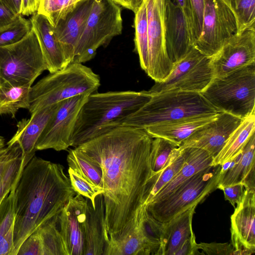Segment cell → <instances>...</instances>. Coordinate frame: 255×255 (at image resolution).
Returning a JSON list of instances; mask_svg holds the SVG:
<instances>
[{
    "label": "cell",
    "mask_w": 255,
    "mask_h": 255,
    "mask_svg": "<svg viewBox=\"0 0 255 255\" xmlns=\"http://www.w3.org/2000/svg\"><path fill=\"white\" fill-rule=\"evenodd\" d=\"M232 11L237 32L255 25V0H223Z\"/></svg>",
    "instance_id": "37"
},
{
    "label": "cell",
    "mask_w": 255,
    "mask_h": 255,
    "mask_svg": "<svg viewBox=\"0 0 255 255\" xmlns=\"http://www.w3.org/2000/svg\"><path fill=\"white\" fill-rule=\"evenodd\" d=\"M255 190L245 189L242 201L231 216V244L235 255L255 253Z\"/></svg>",
    "instance_id": "15"
},
{
    "label": "cell",
    "mask_w": 255,
    "mask_h": 255,
    "mask_svg": "<svg viewBox=\"0 0 255 255\" xmlns=\"http://www.w3.org/2000/svg\"><path fill=\"white\" fill-rule=\"evenodd\" d=\"M134 13L135 50L138 54L140 67L145 72L148 60V38L147 9L144 0Z\"/></svg>",
    "instance_id": "34"
},
{
    "label": "cell",
    "mask_w": 255,
    "mask_h": 255,
    "mask_svg": "<svg viewBox=\"0 0 255 255\" xmlns=\"http://www.w3.org/2000/svg\"><path fill=\"white\" fill-rule=\"evenodd\" d=\"M59 103L39 110L31 115L30 119H22L17 123V130L7 145L17 142L25 163H27L35 155L37 141Z\"/></svg>",
    "instance_id": "21"
},
{
    "label": "cell",
    "mask_w": 255,
    "mask_h": 255,
    "mask_svg": "<svg viewBox=\"0 0 255 255\" xmlns=\"http://www.w3.org/2000/svg\"><path fill=\"white\" fill-rule=\"evenodd\" d=\"M64 169L35 155L24 166L15 190L13 255L28 236L60 214L77 194Z\"/></svg>",
    "instance_id": "2"
},
{
    "label": "cell",
    "mask_w": 255,
    "mask_h": 255,
    "mask_svg": "<svg viewBox=\"0 0 255 255\" xmlns=\"http://www.w3.org/2000/svg\"><path fill=\"white\" fill-rule=\"evenodd\" d=\"M25 165L22 157L15 162L7 180L0 191V202L2 198L16 186Z\"/></svg>",
    "instance_id": "44"
},
{
    "label": "cell",
    "mask_w": 255,
    "mask_h": 255,
    "mask_svg": "<svg viewBox=\"0 0 255 255\" xmlns=\"http://www.w3.org/2000/svg\"><path fill=\"white\" fill-rule=\"evenodd\" d=\"M43 255L42 246L39 234L33 232L23 242L16 255Z\"/></svg>",
    "instance_id": "42"
},
{
    "label": "cell",
    "mask_w": 255,
    "mask_h": 255,
    "mask_svg": "<svg viewBox=\"0 0 255 255\" xmlns=\"http://www.w3.org/2000/svg\"><path fill=\"white\" fill-rule=\"evenodd\" d=\"M115 3H117L119 5H120L121 0H112Z\"/></svg>",
    "instance_id": "53"
},
{
    "label": "cell",
    "mask_w": 255,
    "mask_h": 255,
    "mask_svg": "<svg viewBox=\"0 0 255 255\" xmlns=\"http://www.w3.org/2000/svg\"><path fill=\"white\" fill-rule=\"evenodd\" d=\"M176 147L165 139L161 137L153 138L150 155L151 169L150 176L154 175L163 168L172 150Z\"/></svg>",
    "instance_id": "39"
},
{
    "label": "cell",
    "mask_w": 255,
    "mask_h": 255,
    "mask_svg": "<svg viewBox=\"0 0 255 255\" xmlns=\"http://www.w3.org/2000/svg\"><path fill=\"white\" fill-rule=\"evenodd\" d=\"M194 234H192L182 244L174 255H201L197 248Z\"/></svg>",
    "instance_id": "47"
},
{
    "label": "cell",
    "mask_w": 255,
    "mask_h": 255,
    "mask_svg": "<svg viewBox=\"0 0 255 255\" xmlns=\"http://www.w3.org/2000/svg\"><path fill=\"white\" fill-rule=\"evenodd\" d=\"M100 86L98 74L82 63L72 62L60 70L50 73L31 86L28 110L32 115L73 97L95 93Z\"/></svg>",
    "instance_id": "5"
},
{
    "label": "cell",
    "mask_w": 255,
    "mask_h": 255,
    "mask_svg": "<svg viewBox=\"0 0 255 255\" xmlns=\"http://www.w3.org/2000/svg\"><path fill=\"white\" fill-rule=\"evenodd\" d=\"M218 114L190 117L147 127L143 130L153 138L165 139L178 147L196 130L215 119Z\"/></svg>",
    "instance_id": "24"
},
{
    "label": "cell",
    "mask_w": 255,
    "mask_h": 255,
    "mask_svg": "<svg viewBox=\"0 0 255 255\" xmlns=\"http://www.w3.org/2000/svg\"><path fill=\"white\" fill-rule=\"evenodd\" d=\"M39 0H21V15H32L37 12Z\"/></svg>",
    "instance_id": "50"
},
{
    "label": "cell",
    "mask_w": 255,
    "mask_h": 255,
    "mask_svg": "<svg viewBox=\"0 0 255 255\" xmlns=\"http://www.w3.org/2000/svg\"><path fill=\"white\" fill-rule=\"evenodd\" d=\"M139 209L129 228L118 238L109 240L103 255H150L139 226Z\"/></svg>",
    "instance_id": "26"
},
{
    "label": "cell",
    "mask_w": 255,
    "mask_h": 255,
    "mask_svg": "<svg viewBox=\"0 0 255 255\" xmlns=\"http://www.w3.org/2000/svg\"><path fill=\"white\" fill-rule=\"evenodd\" d=\"M94 0H80L75 8L54 27L68 64L73 62L76 46L84 29Z\"/></svg>",
    "instance_id": "19"
},
{
    "label": "cell",
    "mask_w": 255,
    "mask_h": 255,
    "mask_svg": "<svg viewBox=\"0 0 255 255\" xmlns=\"http://www.w3.org/2000/svg\"><path fill=\"white\" fill-rule=\"evenodd\" d=\"M45 70L46 65L32 28L17 42L0 47V86H31Z\"/></svg>",
    "instance_id": "7"
},
{
    "label": "cell",
    "mask_w": 255,
    "mask_h": 255,
    "mask_svg": "<svg viewBox=\"0 0 255 255\" xmlns=\"http://www.w3.org/2000/svg\"><path fill=\"white\" fill-rule=\"evenodd\" d=\"M187 154V147H178L172 150L163 168L147 180L143 194V204L150 202L157 193L180 170Z\"/></svg>",
    "instance_id": "27"
},
{
    "label": "cell",
    "mask_w": 255,
    "mask_h": 255,
    "mask_svg": "<svg viewBox=\"0 0 255 255\" xmlns=\"http://www.w3.org/2000/svg\"><path fill=\"white\" fill-rule=\"evenodd\" d=\"M80 0H39L37 13L46 17L55 27L76 6Z\"/></svg>",
    "instance_id": "36"
},
{
    "label": "cell",
    "mask_w": 255,
    "mask_h": 255,
    "mask_svg": "<svg viewBox=\"0 0 255 255\" xmlns=\"http://www.w3.org/2000/svg\"><path fill=\"white\" fill-rule=\"evenodd\" d=\"M15 188L0 202V255H13Z\"/></svg>",
    "instance_id": "30"
},
{
    "label": "cell",
    "mask_w": 255,
    "mask_h": 255,
    "mask_svg": "<svg viewBox=\"0 0 255 255\" xmlns=\"http://www.w3.org/2000/svg\"><path fill=\"white\" fill-rule=\"evenodd\" d=\"M122 29L120 5L112 0H95L76 46L73 62L83 63L93 59L97 50L121 34Z\"/></svg>",
    "instance_id": "9"
},
{
    "label": "cell",
    "mask_w": 255,
    "mask_h": 255,
    "mask_svg": "<svg viewBox=\"0 0 255 255\" xmlns=\"http://www.w3.org/2000/svg\"><path fill=\"white\" fill-rule=\"evenodd\" d=\"M153 138L142 129L122 126L75 147L102 169L109 240L130 227L143 204Z\"/></svg>",
    "instance_id": "1"
},
{
    "label": "cell",
    "mask_w": 255,
    "mask_h": 255,
    "mask_svg": "<svg viewBox=\"0 0 255 255\" xmlns=\"http://www.w3.org/2000/svg\"><path fill=\"white\" fill-rule=\"evenodd\" d=\"M189 1L193 20L194 43L200 36L202 30L204 1V0Z\"/></svg>",
    "instance_id": "45"
},
{
    "label": "cell",
    "mask_w": 255,
    "mask_h": 255,
    "mask_svg": "<svg viewBox=\"0 0 255 255\" xmlns=\"http://www.w3.org/2000/svg\"><path fill=\"white\" fill-rule=\"evenodd\" d=\"M59 214L42 224L35 230L40 237L43 255H66L60 232Z\"/></svg>",
    "instance_id": "33"
},
{
    "label": "cell",
    "mask_w": 255,
    "mask_h": 255,
    "mask_svg": "<svg viewBox=\"0 0 255 255\" xmlns=\"http://www.w3.org/2000/svg\"><path fill=\"white\" fill-rule=\"evenodd\" d=\"M0 148V191L7 180L15 162L22 157L17 142Z\"/></svg>",
    "instance_id": "40"
},
{
    "label": "cell",
    "mask_w": 255,
    "mask_h": 255,
    "mask_svg": "<svg viewBox=\"0 0 255 255\" xmlns=\"http://www.w3.org/2000/svg\"><path fill=\"white\" fill-rule=\"evenodd\" d=\"M32 29L30 19L21 15L10 24L0 27V47L8 45L21 39Z\"/></svg>",
    "instance_id": "38"
},
{
    "label": "cell",
    "mask_w": 255,
    "mask_h": 255,
    "mask_svg": "<svg viewBox=\"0 0 255 255\" xmlns=\"http://www.w3.org/2000/svg\"><path fill=\"white\" fill-rule=\"evenodd\" d=\"M144 0L148 38V60L145 73L155 82H161L169 76L173 66L166 47L165 0Z\"/></svg>",
    "instance_id": "12"
},
{
    "label": "cell",
    "mask_w": 255,
    "mask_h": 255,
    "mask_svg": "<svg viewBox=\"0 0 255 255\" xmlns=\"http://www.w3.org/2000/svg\"><path fill=\"white\" fill-rule=\"evenodd\" d=\"M30 20L37 37L47 70L51 73L66 67L68 64L54 27L46 17L37 12L32 15Z\"/></svg>",
    "instance_id": "22"
},
{
    "label": "cell",
    "mask_w": 255,
    "mask_h": 255,
    "mask_svg": "<svg viewBox=\"0 0 255 255\" xmlns=\"http://www.w3.org/2000/svg\"><path fill=\"white\" fill-rule=\"evenodd\" d=\"M69 168L93 184L103 188L102 171L96 164L75 148L70 149L67 156Z\"/></svg>",
    "instance_id": "35"
},
{
    "label": "cell",
    "mask_w": 255,
    "mask_h": 255,
    "mask_svg": "<svg viewBox=\"0 0 255 255\" xmlns=\"http://www.w3.org/2000/svg\"><path fill=\"white\" fill-rule=\"evenodd\" d=\"M255 132V112L243 119L233 131L219 152L214 158L212 166L233 160L243 150L252 135Z\"/></svg>",
    "instance_id": "28"
},
{
    "label": "cell",
    "mask_w": 255,
    "mask_h": 255,
    "mask_svg": "<svg viewBox=\"0 0 255 255\" xmlns=\"http://www.w3.org/2000/svg\"><path fill=\"white\" fill-rule=\"evenodd\" d=\"M164 24L166 50L174 63L183 57L193 47L184 16L174 0H165Z\"/></svg>",
    "instance_id": "18"
},
{
    "label": "cell",
    "mask_w": 255,
    "mask_h": 255,
    "mask_svg": "<svg viewBox=\"0 0 255 255\" xmlns=\"http://www.w3.org/2000/svg\"><path fill=\"white\" fill-rule=\"evenodd\" d=\"M187 148V156L182 168L157 193L150 202H157L164 199L193 175L212 166L214 157L208 152L199 148Z\"/></svg>",
    "instance_id": "25"
},
{
    "label": "cell",
    "mask_w": 255,
    "mask_h": 255,
    "mask_svg": "<svg viewBox=\"0 0 255 255\" xmlns=\"http://www.w3.org/2000/svg\"><path fill=\"white\" fill-rule=\"evenodd\" d=\"M197 248L202 251V255H234L235 249L231 243H201Z\"/></svg>",
    "instance_id": "43"
},
{
    "label": "cell",
    "mask_w": 255,
    "mask_h": 255,
    "mask_svg": "<svg viewBox=\"0 0 255 255\" xmlns=\"http://www.w3.org/2000/svg\"><path fill=\"white\" fill-rule=\"evenodd\" d=\"M18 16L14 14L0 2V27L10 24L13 22Z\"/></svg>",
    "instance_id": "49"
},
{
    "label": "cell",
    "mask_w": 255,
    "mask_h": 255,
    "mask_svg": "<svg viewBox=\"0 0 255 255\" xmlns=\"http://www.w3.org/2000/svg\"><path fill=\"white\" fill-rule=\"evenodd\" d=\"M151 97L147 91L91 94L78 115L70 146L77 147L122 126L124 120L142 107Z\"/></svg>",
    "instance_id": "3"
},
{
    "label": "cell",
    "mask_w": 255,
    "mask_h": 255,
    "mask_svg": "<svg viewBox=\"0 0 255 255\" xmlns=\"http://www.w3.org/2000/svg\"><path fill=\"white\" fill-rule=\"evenodd\" d=\"M215 77H221L255 63V27L237 32L211 57Z\"/></svg>",
    "instance_id": "14"
},
{
    "label": "cell",
    "mask_w": 255,
    "mask_h": 255,
    "mask_svg": "<svg viewBox=\"0 0 255 255\" xmlns=\"http://www.w3.org/2000/svg\"><path fill=\"white\" fill-rule=\"evenodd\" d=\"M224 192L226 200L228 201L235 208V205L239 204L242 200L245 192V188L242 184L218 188Z\"/></svg>",
    "instance_id": "46"
},
{
    "label": "cell",
    "mask_w": 255,
    "mask_h": 255,
    "mask_svg": "<svg viewBox=\"0 0 255 255\" xmlns=\"http://www.w3.org/2000/svg\"><path fill=\"white\" fill-rule=\"evenodd\" d=\"M86 199L83 255H103L109 237L106 225L103 193L95 198L94 206L89 199Z\"/></svg>",
    "instance_id": "20"
},
{
    "label": "cell",
    "mask_w": 255,
    "mask_h": 255,
    "mask_svg": "<svg viewBox=\"0 0 255 255\" xmlns=\"http://www.w3.org/2000/svg\"><path fill=\"white\" fill-rule=\"evenodd\" d=\"M89 95L76 96L59 103L37 141L36 150L52 149L59 151L70 146L78 115Z\"/></svg>",
    "instance_id": "13"
},
{
    "label": "cell",
    "mask_w": 255,
    "mask_h": 255,
    "mask_svg": "<svg viewBox=\"0 0 255 255\" xmlns=\"http://www.w3.org/2000/svg\"><path fill=\"white\" fill-rule=\"evenodd\" d=\"M197 205L187 209L165 223L163 255H174L184 242L193 234L192 218Z\"/></svg>",
    "instance_id": "29"
},
{
    "label": "cell",
    "mask_w": 255,
    "mask_h": 255,
    "mask_svg": "<svg viewBox=\"0 0 255 255\" xmlns=\"http://www.w3.org/2000/svg\"><path fill=\"white\" fill-rule=\"evenodd\" d=\"M255 132L249 138L235 164L220 175L217 187L243 184L245 189L255 190Z\"/></svg>",
    "instance_id": "23"
},
{
    "label": "cell",
    "mask_w": 255,
    "mask_h": 255,
    "mask_svg": "<svg viewBox=\"0 0 255 255\" xmlns=\"http://www.w3.org/2000/svg\"><path fill=\"white\" fill-rule=\"evenodd\" d=\"M31 86H0V115H10L14 118L21 108L28 109Z\"/></svg>",
    "instance_id": "32"
},
{
    "label": "cell",
    "mask_w": 255,
    "mask_h": 255,
    "mask_svg": "<svg viewBox=\"0 0 255 255\" xmlns=\"http://www.w3.org/2000/svg\"><path fill=\"white\" fill-rule=\"evenodd\" d=\"M86 204V199L76 194L58 215L60 232L66 255H83Z\"/></svg>",
    "instance_id": "17"
},
{
    "label": "cell",
    "mask_w": 255,
    "mask_h": 255,
    "mask_svg": "<svg viewBox=\"0 0 255 255\" xmlns=\"http://www.w3.org/2000/svg\"><path fill=\"white\" fill-rule=\"evenodd\" d=\"M179 5L184 16L191 36L193 45L194 43V32L193 20L189 0H174Z\"/></svg>",
    "instance_id": "48"
},
{
    "label": "cell",
    "mask_w": 255,
    "mask_h": 255,
    "mask_svg": "<svg viewBox=\"0 0 255 255\" xmlns=\"http://www.w3.org/2000/svg\"><path fill=\"white\" fill-rule=\"evenodd\" d=\"M204 1L202 30L193 47L211 57L237 32V25L232 11L223 0Z\"/></svg>",
    "instance_id": "11"
},
{
    "label": "cell",
    "mask_w": 255,
    "mask_h": 255,
    "mask_svg": "<svg viewBox=\"0 0 255 255\" xmlns=\"http://www.w3.org/2000/svg\"><path fill=\"white\" fill-rule=\"evenodd\" d=\"M200 93L220 112L244 119L255 112V63L214 77Z\"/></svg>",
    "instance_id": "6"
},
{
    "label": "cell",
    "mask_w": 255,
    "mask_h": 255,
    "mask_svg": "<svg viewBox=\"0 0 255 255\" xmlns=\"http://www.w3.org/2000/svg\"><path fill=\"white\" fill-rule=\"evenodd\" d=\"M138 224L150 255H163L165 223L155 219L143 204L139 209Z\"/></svg>",
    "instance_id": "31"
},
{
    "label": "cell",
    "mask_w": 255,
    "mask_h": 255,
    "mask_svg": "<svg viewBox=\"0 0 255 255\" xmlns=\"http://www.w3.org/2000/svg\"><path fill=\"white\" fill-rule=\"evenodd\" d=\"M221 165L210 166L188 178L164 199L146 205L156 220L166 223L177 215L203 202L217 189Z\"/></svg>",
    "instance_id": "8"
},
{
    "label": "cell",
    "mask_w": 255,
    "mask_h": 255,
    "mask_svg": "<svg viewBox=\"0 0 255 255\" xmlns=\"http://www.w3.org/2000/svg\"><path fill=\"white\" fill-rule=\"evenodd\" d=\"M4 146V139L3 137L0 136V148Z\"/></svg>",
    "instance_id": "52"
},
{
    "label": "cell",
    "mask_w": 255,
    "mask_h": 255,
    "mask_svg": "<svg viewBox=\"0 0 255 255\" xmlns=\"http://www.w3.org/2000/svg\"><path fill=\"white\" fill-rule=\"evenodd\" d=\"M151 95L150 100L125 120L122 126L144 129L190 117L221 113L200 93L174 91Z\"/></svg>",
    "instance_id": "4"
},
{
    "label": "cell",
    "mask_w": 255,
    "mask_h": 255,
    "mask_svg": "<svg viewBox=\"0 0 255 255\" xmlns=\"http://www.w3.org/2000/svg\"><path fill=\"white\" fill-rule=\"evenodd\" d=\"M68 171L71 184L76 193L89 199L94 206L95 198L103 193V188L93 184L69 167Z\"/></svg>",
    "instance_id": "41"
},
{
    "label": "cell",
    "mask_w": 255,
    "mask_h": 255,
    "mask_svg": "<svg viewBox=\"0 0 255 255\" xmlns=\"http://www.w3.org/2000/svg\"><path fill=\"white\" fill-rule=\"evenodd\" d=\"M0 2L16 15H21V0H0Z\"/></svg>",
    "instance_id": "51"
},
{
    "label": "cell",
    "mask_w": 255,
    "mask_h": 255,
    "mask_svg": "<svg viewBox=\"0 0 255 255\" xmlns=\"http://www.w3.org/2000/svg\"></svg>",
    "instance_id": "54"
},
{
    "label": "cell",
    "mask_w": 255,
    "mask_h": 255,
    "mask_svg": "<svg viewBox=\"0 0 255 255\" xmlns=\"http://www.w3.org/2000/svg\"><path fill=\"white\" fill-rule=\"evenodd\" d=\"M243 120L226 112H221L213 121L196 130L179 147L201 148L214 158Z\"/></svg>",
    "instance_id": "16"
},
{
    "label": "cell",
    "mask_w": 255,
    "mask_h": 255,
    "mask_svg": "<svg viewBox=\"0 0 255 255\" xmlns=\"http://www.w3.org/2000/svg\"><path fill=\"white\" fill-rule=\"evenodd\" d=\"M210 61V57L193 46L173 63L165 80L155 82L147 91L150 95L174 91L201 93L215 77Z\"/></svg>",
    "instance_id": "10"
}]
</instances>
